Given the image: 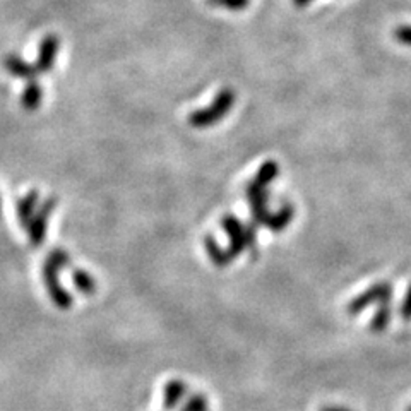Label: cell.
Listing matches in <instances>:
<instances>
[{
	"label": "cell",
	"instance_id": "obj_1",
	"mask_svg": "<svg viewBox=\"0 0 411 411\" xmlns=\"http://www.w3.org/2000/svg\"><path fill=\"white\" fill-rule=\"evenodd\" d=\"M71 262H72L71 256H69L64 249H53L52 252L48 254L47 261H45L43 269H41L48 295H50L53 305H55L57 308H60V310H67V308H71L74 302L72 293H69V291L62 286V283L59 279L60 269L71 266Z\"/></svg>",
	"mask_w": 411,
	"mask_h": 411
},
{
	"label": "cell",
	"instance_id": "obj_2",
	"mask_svg": "<svg viewBox=\"0 0 411 411\" xmlns=\"http://www.w3.org/2000/svg\"><path fill=\"white\" fill-rule=\"evenodd\" d=\"M237 101V93L230 88H223L216 93L215 100H213L211 105L208 108H201L196 110L188 115L187 122L191 127H196V129H206V127L215 125L216 122L223 120L226 117V113L232 110V106L235 105Z\"/></svg>",
	"mask_w": 411,
	"mask_h": 411
},
{
	"label": "cell",
	"instance_id": "obj_3",
	"mask_svg": "<svg viewBox=\"0 0 411 411\" xmlns=\"http://www.w3.org/2000/svg\"><path fill=\"white\" fill-rule=\"evenodd\" d=\"M59 199L57 197H48L41 203L38 213H35L33 220L28 226V238H30L33 247H40L47 238V228H48V218L53 211H55Z\"/></svg>",
	"mask_w": 411,
	"mask_h": 411
},
{
	"label": "cell",
	"instance_id": "obj_4",
	"mask_svg": "<svg viewBox=\"0 0 411 411\" xmlns=\"http://www.w3.org/2000/svg\"><path fill=\"white\" fill-rule=\"evenodd\" d=\"M390 297H393V285L390 283H377V285L370 286L368 290H365L356 298H353L348 303L347 312L349 315H359L365 308L373 305V303L388 302Z\"/></svg>",
	"mask_w": 411,
	"mask_h": 411
},
{
	"label": "cell",
	"instance_id": "obj_5",
	"mask_svg": "<svg viewBox=\"0 0 411 411\" xmlns=\"http://www.w3.org/2000/svg\"><path fill=\"white\" fill-rule=\"evenodd\" d=\"M223 230L228 237V256L230 259H237L245 250V240H244V225L238 220L235 215H225L221 220Z\"/></svg>",
	"mask_w": 411,
	"mask_h": 411
},
{
	"label": "cell",
	"instance_id": "obj_6",
	"mask_svg": "<svg viewBox=\"0 0 411 411\" xmlns=\"http://www.w3.org/2000/svg\"><path fill=\"white\" fill-rule=\"evenodd\" d=\"M60 48V38L57 35H47L40 41L38 47V59H36V71L38 74H47L53 69L57 55H59Z\"/></svg>",
	"mask_w": 411,
	"mask_h": 411
},
{
	"label": "cell",
	"instance_id": "obj_7",
	"mask_svg": "<svg viewBox=\"0 0 411 411\" xmlns=\"http://www.w3.org/2000/svg\"><path fill=\"white\" fill-rule=\"evenodd\" d=\"M4 65H6L7 72H9L11 76L19 77V79L35 81L36 76H38L35 64H28V62L21 59L19 55H7L6 59H4Z\"/></svg>",
	"mask_w": 411,
	"mask_h": 411
},
{
	"label": "cell",
	"instance_id": "obj_8",
	"mask_svg": "<svg viewBox=\"0 0 411 411\" xmlns=\"http://www.w3.org/2000/svg\"><path fill=\"white\" fill-rule=\"evenodd\" d=\"M187 394V385L184 381L171 379L167 382L163 390V406L167 410H174L182 402V400Z\"/></svg>",
	"mask_w": 411,
	"mask_h": 411
},
{
	"label": "cell",
	"instance_id": "obj_9",
	"mask_svg": "<svg viewBox=\"0 0 411 411\" xmlns=\"http://www.w3.org/2000/svg\"><path fill=\"white\" fill-rule=\"evenodd\" d=\"M38 201H40L38 191H30L26 196L23 197V199H19L18 218H19L21 226H23L24 230H28L30 221L33 220V216H35V209H36V206H38Z\"/></svg>",
	"mask_w": 411,
	"mask_h": 411
},
{
	"label": "cell",
	"instance_id": "obj_10",
	"mask_svg": "<svg viewBox=\"0 0 411 411\" xmlns=\"http://www.w3.org/2000/svg\"><path fill=\"white\" fill-rule=\"evenodd\" d=\"M41 101H43V88H41L40 82H36V79L30 81L26 88L23 89V94H21V105L28 112H35L41 105Z\"/></svg>",
	"mask_w": 411,
	"mask_h": 411
},
{
	"label": "cell",
	"instance_id": "obj_11",
	"mask_svg": "<svg viewBox=\"0 0 411 411\" xmlns=\"http://www.w3.org/2000/svg\"><path fill=\"white\" fill-rule=\"evenodd\" d=\"M293 216H295L293 206H291L290 203H285V204L281 206V209H279L278 213H274V215H269V220H267L266 226L271 230V232L279 233V232H283V230H285L286 226L291 223Z\"/></svg>",
	"mask_w": 411,
	"mask_h": 411
},
{
	"label": "cell",
	"instance_id": "obj_12",
	"mask_svg": "<svg viewBox=\"0 0 411 411\" xmlns=\"http://www.w3.org/2000/svg\"><path fill=\"white\" fill-rule=\"evenodd\" d=\"M204 247H206V252H208L209 259H211V262L218 267H226L232 262V259H230L228 252L223 250L220 247V244L216 242L215 237L208 235L204 238Z\"/></svg>",
	"mask_w": 411,
	"mask_h": 411
},
{
	"label": "cell",
	"instance_id": "obj_13",
	"mask_svg": "<svg viewBox=\"0 0 411 411\" xmlns=\"http://www.w3.org/2000/svg\"><path fill=\"white\" fill-rule=\"evenodd\" d=\"M390 317H393V307H390V300H388V302L379 303L376 315L370 320V329H372L373 332H377V334H379V332H384L385 327L389 326Z\"/></svg>",
	"mask_w": 411,
	"mask_h": 411
},
{
	"label": "cell",
	"instance_id": "obj_14",
	"mask_svg": "<svg viewBox=\"0 0 411 411\" xmlns=\"http://www.w3.org/2000/svg\"><path fill=\"white\" fill-rule=\"evenodd\" d=\"M72 283L82 295H93L96 291V281L86 269H72Z\"/></svg>",
	"mask_w": 411,
	"mask_h": 411
},
{
	"label": "cell",
	"instance_id": "obj_15",
	"mask_svg": "<svg viewBox=\"0 0 411 411\" xmlns=\"http://www.w3.org/2000/svg\"><path fill=\"white\" fill-rule=\"evenodd\" d=\"M245 197L249 199L250 208H257V206H267V199H269V191L267 187L259 185L256 180L245 185Z\"/></svg>",
	"mask_w": 411,
	"mask_h": 411
},
{
	"label": "cell",
	"instance_id": "obj_16",
	"mask_svg": "<svg viewBox=\"0 0 411 411\" xmlns=\"http://www.w3.org/2000/svg\"><path fill=\"white\" fill-rule=\"evenodd\" d=\"M278 175H279L278 162H274V159H267V162L261 164V168L257 170L254 180H256L259 185H262V187H267V185L273 184L274 180L278 179Z\"/></svg>",
	"mask_w": 411,
	"mask_h": 411
},
{
	"label": "cell",
	"instance_id": "obj_17",
	"mask_svg": "<svg viewBox=\"0 0 411 411\" xmlns=\"http://www.w3.org/2000/svg\"><path fill=\"white\" fill-rule=\"evenodd\" d=\"M209 6L225 7L228 11H244L250 6V0H206Z\"/></svg>",
	"mask_w": 411,
	"mask_h": 411
},
{
	"label": "cell",
	"instance_id": "obj_18",
	"mask_svg": "<svg viewBox=\"0 0 411 411\" xmlns=\"http://www.w3.org/2000/svg\"><path fill=\"white\" fill-rule=\"evenodd\" d=\"M182 411H208V400L203 394H192L185 402Z\"/></svg>",
	"mask_w": 411,
	"mask_h": 411
},
{
	"label": "cell",
	"instance_id": "obj_19",
	"mask_svg": "<svg viewBox=\"0 0 411 411\" xmlns=\"http://www.w3.org/2000/svg\"><path fill=\"white\" fill-rule=\"evenodd\" d=\"M394 40L398 43L405 45V47H411V26L410 24H402V26H398L396 30L393 31Z\"/></svg>",
	"mask_w": 411,
	"mask_h": 411
},
{
	"label": "cell",
	"instance_id": "obj_20",
	"mask_svg": "<svg viewBox=\"0 0 411 411\" xmlns=\"http://www.w3.org/2000/svg\"><path fill=\"white\" fill-rule=\"evenodd\" d=\"M257 225L254 223H247L244 225V240H245V249L252 250L256 247V240H257V233H256Z\"/></svg>",
	"mask_w": 411,
	"mask_h": 411
},
{
	"label": "cell",
	"instance_id": "obj_21",
	"mask_svg": "<svg viewBox=\"0 0 411 411\" xmlns=\"http://www.w3.org/2000/svg\"><path fill=\"white\" fill-rule=\"evenodd\" d=\"M401 317L402 320H411V285L408 288V293H406L405 302L401 305Z\"/></svg>",
	"mask_w": 411,
	"mask_h": 411
},
{
	"label": "cell",
	"instance_id": "obj_22",
	"mask_svg": "<svg viewBox=\"0 0 411 411\" xmlns=\"http://www.w3.org/2000/svg\"><path fill=\"white\" fill-rule=\"evenodd\" d=\"M293 4L297 7H307L308 4H312V0H293Z\"/></svg>",
	"mask_w": 411,
	"mask_h": 411
},
{
	"label": "cell",
	"instance_id": "obj_23",
	"mask_svg": "<svg viewBox=\"0 0 411 411\" xmlns=\"http://www.w3.org/2000/svg\"><path fill=\"white\" fill-rule=\"evenodd\" d=\"M320 411H338V406H326V408H322Z\"/></svg>",
	"mask_w": 411,
	"mask_h": 411
},
{
	"label": "cell",
	"instance_id": "obj_24",
	"mask_svg": "<svg viewBox=\"0 0 411 411\" xmlns=\"http://www.w3.org/2000/svg\"><path fill=\"white\" fill-rule=\"evenodd\" d=\"M338 411H351V410H348V408H341V406H338Z\"/></svg>",
	"mask_w": 411,
	"mask_h": 411
},
{
	"label": "cell",
	"instance_id": "obj_25",
	"mask_svg": "<svg viewBox=\"0 0 411 411\" xmlns=\"http://www.w3.org/2000/svg\"><path fill=\"white\" fill-rule=\"evenodd\" d=\"M0 211H2V199H0Z\"/></svg>",
	"mask_w": 411,
	"mask_h": 411
},
{
	"label": "cell",
	"instance_id": "obj_26",
	"mask_svg": "<svg viewBox=\"0 0 411 411\" xmlns=\"http://www.w3.org/2000/svg\"><path fill=\"white\" fill-rule=\"evenodd\" d=\"M408 411H411V406H410V408H408Z\"/></svg>",
	"mask_w": 411,
	"mask_h": 411
}]
</instances>
